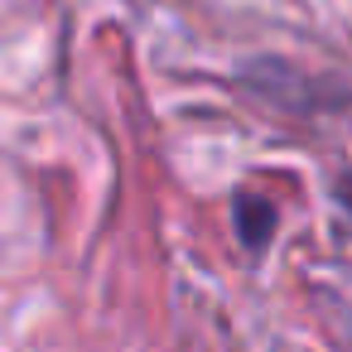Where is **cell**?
Instances as JSON below:
<instances>
[{
    "instance_id": "obj_1",
    "label": "cell",
    "mask_w": 352,
    "mask_h": 352,
    "mask_svg": "<svg viewBox=\"0 0 352 352\" xmlns=\"http://www.w3.org/2000/svg\"><path fill=\"white\" fill-rule=\"evenodd\" d=\"M236 227H241V241L251 251H261L270 241V203H256V198H236Z\"/></svg>"
}]
</instances>
